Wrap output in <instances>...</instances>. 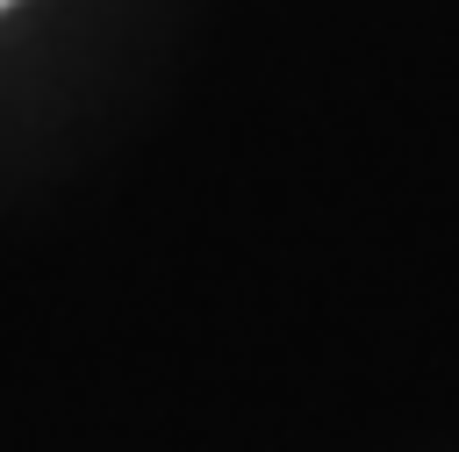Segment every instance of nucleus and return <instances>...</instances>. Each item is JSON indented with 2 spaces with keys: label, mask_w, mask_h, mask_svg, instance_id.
<instances>
[{
  "label": "nucleus",
  "mask_w": 459,
  "mask_h": 452,
  "mask_svg": "<svg viewBox=\"0 0 459 452\" xmlns=\"http://www.w3.org/2000/svg\"><path fill=\"white\" fill-rule=\"evenodd\" d=\"M0 7H7V0H0Z\"/></svg>",
  "instance_id": "obj_1"
}]
</instances>
